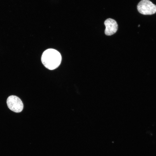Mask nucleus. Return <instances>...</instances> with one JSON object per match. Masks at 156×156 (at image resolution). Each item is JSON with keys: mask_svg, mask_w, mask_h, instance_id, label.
Masks as SVG:
<instances>
[{"mask_svg": "<svg viewBox=\"0 0 156 156\" xmlns=\"http://www.w3.org/2000/svg\"><path fill=\"white\" fill-rule=\"evenodd\" d=\"M41 61L47 68L53 70L60 65L62 57L60 53L56 50L48 49L44 51L41 56Z\"/></svg>", "mask_w": 156, "mask_h": 156, "instance_id": "obj_1", "label": "nucleus"}, {"mask_svg": "<svg viewBox=\"0 0 156 156\" xmlns=\"http://www.w3.org/2000/svg\"><path fill=\"white\" fill-rule=\"evenodd\" d=\"M137 8L138 12L144 15H151L156 12V5L149 0H142Z\"/></svg>", "mask_w": 156, "mask_h": 156, "instance_id": "obj_2", "label": "nucleus"}, {"mask_svg": "<svg viewBox=\"0 0 156 156\" xmlns=\"http://www.w3.org/2000/svg\"><path fill=\"white\" fill-rule=\"evenodd\" d=\"M7 103L9 109L15 112H21L23 108V105L22 101L16 96H9L7 100Z\"/></svg>", "mask_w": 156, "mask_h": 156, "instance_id": "obj_3", "label": "nucleus"}, {"mask_svg": "<svg viewBox=\"0 0 156 156\" xmlns=\"http://www.w3.org/2000/svg\"><path fill=\"white\" fill-rule=\"evenodd\" d=\"M104 23L106 27L105 33L106 35H112L117 30L118 24L114 20L111 18H108L105 21Z\"/></svg>", "mask_w": 156, "mask_h": 156, "instance_id": "obj_4", "label": "nucleus"}]
</instances>
